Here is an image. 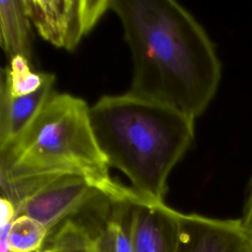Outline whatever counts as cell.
<instances>
[{
  "instance_id": "1",
  "label": "cell",
  "mask_w": 252,
  "mask_h": 252,
  "mask_svg": "<svg viewBox=\"0 0 252 252\" xmlns=\"http://www.w3.org/2000/svg\"><path fill=\"white\" fill-rule=\"evenodd\" d=\"M131 51L129 94L196 119L215 97L221 64L200 23L172 0H111Z\"/></svg>"
},
{
  "instance_id": "2",
  "label": "cell",
  "mask_w": 252,
  "mask_h": 252,
  "mask_svg": "<svg viewBox=\"0 0 252 252\" xmlns=\"http://www.w3.org/2000/svg\"><path fill=\"white\" fill-rule=\"evenodd\" d=\"M90 117L108 165L122 171L137 193L163 201L168 175L194 140L195 119L129 93L101 96Z\"/></svg>"
},
{
  "instance_id": "3",
  "label": "cell",
  "mask_w": 252,
  "mask_h": 252,
  "mask_svg": "<svg viewBox=\"0 0 252 252\" xmlns=\"http://www.w3.org/2000/svg\"><path fill=\"white\" fill-rule=\"evenodd\" d=\"M108 167L93 131L90 106L69 94H52L25 132L0 149V175L80 174L110 200L135 197V190L111 178Z\"/></svg>"
},
{
  "instance_id": "4",
  "label": "cell",
  "mask_w": 252,
  "mask_h": 252,
  "mask_svg": "<svg viewBox=\"0 0 252 252\" xmlns=\"http://www.w3.org/2000/svg\"><path fill=\"white\" fill-rule=\"evenodd\" d=\"M27 14L42 38L74 50L96 25L111 0H24Z\"/></svg>"
},
{
  "instance_id": "5",
  "label": "cell",
  "mask_w": 252,
  "mask_h": 252,
  "mask_svg": "<svg viewBox=\"0 0 252 252\" xmlns=\"http://www.w3.org/2000/svg\"><path fill=\"white\" fill-rule=\"evenodd\" d=\"M175 252H252V234L241 219H216L177 212Z\"/></svg>"
},
{
  "instance_id": "6",
  "label": "cell",
  "mask_w": 252,
  "mask_h": 252,
  "mask_svg": "<svg viewBox=\"0 0 252 252\" xmlns=\"http://www.w3.org/2000/svg\"><path fill=\"white\" fill-rule=\"evenodd\" d=\"M132 245L134 252H175L179 223L176 210L164 201L141 194L133 200Z\"/></svg>"
},
{
  "instance_id": "7",
  "label": "cell",
  "mask_w": 252,
  "mask_h": 252,
  "mask_svg": "<svg viewBox=\"0 0 252 252\" xmlns=\"http://www.w3.org/2000/svg\"><path fill=\"white\" fill-rule=\"evenodd\" d=\"M55 76L48 73L43 85L35 92L13 95L5 82L0 83V149L12 144L32 124L49 97Z\"/></svg>"
},
{
  "instance_id": "8",
  "label": "cell",
  "mask_w": 252,
  "mask_h": 252,
  "mask_svg": "<svg viewBox=\"0 0 252 252\" xmlns=\"http://www.w3.org/2000/svg\"><path fill=\"white\" fill-rule=\"evenodd\" d=\"M137 196L130 199L109 200L102 220L94 227L89 225L94 252H134L132 245L133 200Z\"/></svg>"
},
{
  "instance_id": "9",
  "label": "cell",
  "mask_w": 252,
  "mask_h": 252,
  "mask_svg": "<svg viewBox=\"0 0 252 252\" xmlns=\"http://www.w3.org/2000/svg\"><path fill=\"white\" fill-rule=\"evenodd\" d=\"M0 37L10 60L22 56L32 62V22L24 0L0 1Z\"/></svg>"
},
{
  "instance_id": "10",
  "label": "cell",
  "mask_w": 252,
  "mask_h": 252,
  "mask_svg": "<svg viewBox=\"0 0 252 252\" xmlns=\"http://www.w3.org/2000/svg\"><path fill=\"white\" fill-rule=\"evenodd\" d=\"M49 236L47 228L38 220L26 216H18L12 222L8 245L12 252H36L42 250Z\"/></svg>"
},
{
  "instance_id": "11",
  "label": "cell",
  "mask_w": 252,
  "mask_h": 252,
  "mask_svg": "<svg viewBox=\"0 0 252 252\" xmlns=\"http://www.w3.org/2000/svg\"><path fill=\"white\" fill-rule=\"evenodd\" d=\"M48 73L34 72L32 62L22 56L10 60V66L1 72V81L5 82L13 95H23L37 91L44 83Z\"/></svg>"
},
{
  "instance_id": "12",
  "label": "cell",
  "mask_w": 252,
  "mask_h": 252,
  "mask_svg": "<svg viewBox=\"0 0 252 252\" xmlns=\"http://www.w3.org/2000/svg\"><path fill=\"white\" fill-rule=\"evenodd\" d=\"M50 252H94L88 224L73 219L66 220L51 234Z\"/></svg>"
},
{
  "instance_id": "13",
  "label": "cell",
  "mask_w": 252,
  "mask_h": 252,
  "mask_svg": "<svg viewBox=\"0 0 252 252\" xmlns=\"http://www.w3.org/2000/svg\"><path fill=\"white\" fill-rule=\"evenodd\" d=\"M241 220L247 230L252 234V176L247 186Z\"/></svg>"
},
{
  "instance_id": "14",
  "label": "cell",
  "mask_w": 252,
  "mask_h": 252,
  "mask_svg": "<svg viewBox=\"0 0 252 252\" xmlns=\"http://www.w3.org/2000/svg\"><path fill=\"white\" fill-rule=\"evenodd\" d=\"M36 252H50V251H49V248L47 247L46 249H43V250H40V251H36Z\"/></svg>"
}]
</instances>
